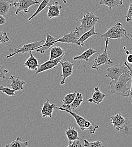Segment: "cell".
Masks as SVG:
<instances>
[{
  "label": "cell",
  "mask_w": 132,
  "mask_h": 147,
  "mask_svg": "<svg viewBox=\"0 0 132 147\" xmlns=\"http://www.w3.org/2000/svg\"><path fill=\"white\" fill-rule=\"evenodd\" d=\"M82 19H76V21L81 22V25L76 28L80 32L81 35L91 30L97 24L99 17L96 16L93 12H88L83 15Z\"/></svg>",
  "instance_id": "obj_3"
},
{
  "label": "cell",
  "mask_w": 132,
  "mask_h": 147,
  "mask_svg": "<svg viewBox=\"0 0 132 147\" xmlns=\"http://www.w3.org/2000/svg\"><path fill=\"white\" fill-rule=\"evenodd\" d=\"M124 65H126V66L128 67V68L129 69V71H130L131 76V87L130 91H129V97H129V99L131 100V101H132V68L129 66V65L128 63L127 62H124Z\"/></svg>",
  "instance_id": "obj_33"
},
{
  "label": "cell",
  "mask_w": 132,
  "mask_h": 147,
  "mask_svg": "<svg viewBox=\"0 0 132 147\" xmlns=\"http://www.w3.org/2000/svg\"><path fill=\"white\" fill-rule=\"evenodd\" d=\"M6 24V19L3 16L0 15V25H3Z\"/></svg>",
  "instance_id": "obj_36"
},
{
  "label": "cell",
  "mask_w": 132,
  "mask_h": 147,
  "mask_svg": "<svg viewBox=\"0 0 132 147\" xmlns=\"http://www.w3.org/2000/svg\"><path fill=\"white\" fill-rule=\"evenodd\" d=\"M130 72L122 75L117 80H111L109 83L111 88L110 93L123 97H129L130 88L127 86V83L131 80Z\"/></svg>",
  "instance_id": "obj_1"
},
{
  "label": "cell",
  "mask_w": 132,
  "mask_h": 147,
  "mask_svg": "<svg viewBox=\"0 0 132 147\" xmlns=\"http://www.w3.org/2000/svg\"><path fill=\"white\" fill-rule=\"evenodd\" d=\"M56 39L54 37L50 35L49 34H47L45 42L40 47H39L35 51L40 53L41 54H44L46 51L49 49L54 45L57 44L56 42Z\"/></svg>",
  "instance_id": "obj_14"
},
{
  "label": "cell",
  "mask_w": 132,
  "mask_h": 147,
  "mask_svg": "<svg viewBox=\"0 0 132 147\" xmlns=\"http://www.w3.org/2000/svg\"><path fill=\"white\" fill-rule=\"evenodd\" d=\"M111 123L116 129L119 132L121 130H124L127 134L128 131V125L130 121L125 118L121 113L113 115L110 117Z\"/></svg>",
  "instance_id": "obj_8"
},
{
  "label": "cell",
  "mask_w": 132,
  "mask_h": 147,
  "mask_svg": "<svg viewBox=\"0 0 132 147\" xmlns=\"http://www.w3.org/2000/svg\"><path fill=\"white\" fill-rule=\"evenodd\" d=\"M95 26H94L91 30H90L89 31L84 33L82 35H81V36H80V37L79 38V39L77 41L78 44V46L84 47L85 46L84 42L86 40H87L90 37L99 35V34H98L97 32H95Z\"/></svg>",
  "instance_id": "obj_19"
},
{
  "label": "cell",
  "mask_w": 132,
  "mask_h": 147,
  "mask_svg": "<svg viewBox=\"0 0 132 147\" xmlns=\"http://www.w3.org/2000/svg\"><path fill=\"white\" fill-rule=\"evenodd\" d=\"M84 147H103V143L101 141H95L93 142H89L87 140H84Z\"/></svg>",
  "instance_id": "obj_29"
},
{
  "label": "cell",
  "mask_w": 132,
  "mask_h": 147,
  "mask_svg": "<svg viewBox=\"0 0 132 147\" xmlns=\"http://www.w3.org/2000/svg\"><path fill=\"white\" fill-rule=\"evenodd\" d=\"M59 63L61 65L62 69V80L60 82V85H63L65 84L66 79L73 73L74 64L68 61H60Z\"/></svg>",
  "instance_id": "obj_12"
},
{
  "label": "cell",
  "mask_w": 132,
  "mask_h": 147,
  "mask_svg": "<svg viewBox=\"0 0 132 147\" xmlns=\"http://www.w3.org/2000/svg\"><path fill=\"white\" fill-rule=\"evenodd\" d=\"M66 135L68 140L69 143L72 142L75 140L79 139L78 132L73 127H69L66 131Z\"/></svg>",
  "instance_id": "obj_23"
},
{
  "label": "cell",
  "mask_w": 132,
  "mask_h": 147,
  "mask_svg": "<svg viewBox=\"0 0 132 147\" xmlns=\"http://www.w3.org/2000/svg\"><path fill=\"white\" fill-rule=\"evenodd\" d=\"M106 97V94L101 92L98 87L94 88V92H93L92 97L88 99L89 102H93L95 104H99Z\"/></svg>",
  "instance_id": "obj_16"
},
{
  "label": "cell",
  "mask_w": 132,
  "mask_h": 147,
  "mask_svg": "<svg viewBox=\"0 0 132 147\" xmlns=\"http://www.w3.org/2000/svg\"><path fill=\"white\" fill-rule=\"evenodd\" d=\"M109 41H110L109 40H106L105 41L106 47H105V51L101 54L98 53V55L94 59V62L92 66V69L98 70L99 67L103 65L107 66L109 64L113 63V62L110 58L107 53V48L109 46Z\"/></svg>",
  "instance_id": "obj_7"
},
{
  "label": "cell",
  "mask_w": 132,
  "mask_h": 147,
  "mask_svg": "<svg viewBox=\"0 0 132 147\" xmlns=\"http://www.w3.org/2000/svg\"><path fill=\"white\" fill-rule=\"evenodd\" d=\"M48 11L47 13V16L49 18H58L60 15V10L62 6L59 5V2L56 1L54 3H49L48 6Z\"/></svg>",
  "instance_id": "obj_13"
},
{
  "label": "cell",
  "mask_w": 132,
  "mask_h": 147,
  "mask_svg": "<svg viewBox=\"0 0 132 147\" xmlns=\"http://www.w3.org/2000/svg\"><path fill=\"white\" fill-rule=\"evenodd\" d=\"M81 36L80 32L76 28L74 31H71L70 33L64 34L62 37H60L56 40V42H62V43H70L75 44L78 45V40Z\"/></svg>",
  "instance_id": "obj_10"
},
{
  "label": "cell",
  "mask_w": 132,
  "mask_h": 147,
  "mask_svg": "<svg viewBox=\"0 0 132 147\" xmlns=\"http://www.w3.org/2000/svg\"><path fill=\"white\" fill-rule=\"evenodd\" d=\"M9 73V70L7 69H5L2 66L0 65V79H7L9 80V78L6 77V74Z\"/></svg>",
  "instance_id": "obj_34"
},
{
  "label": "cell",
  "mask_w": 132,
  "mask_h": 147,
  "mask_svg": "<svg viewBox=\"0 0 132 147\" xmlns=\"http://www.w3.org/2000/svg\"><path fill=\"white\" fill-rule=\"evenodd\" d=\"M64 55H63L57 59H54L52 60L49 59L48 61L44 62V63L39 65L38 70L36 71L35 75H38V74L41 73L42 72L55 68L58 65V63H59L60 61H62Z\"/></svg>",
  "instance_id": "obj_11"
},
{
  "label": "cell",
  "mask_w": 132,
  "mask_h": 147,
  "mask_svg": "<svg viewBox=\"0 0 132 147\" xmlns=\"http://www.w3.org/2000/svg\"><path fill=\"white\" fill-rule=\"evenodd\" d=\"M82 102H83L82 94L81 93L78 92L76 93L75 98L74 101L70 105L68 109H67L70 110H75L76 109L78 108V107H80V106L81 105V104H82Z\"/></svg>",
  "instance_id": "obj_24"
},
{
  "label": "cell",
  "mask_w": 132,
  "mask_h": 147,
  "mask_svg": "<svg viewBox=\"0 0 132 147\" xmlns=\"http://www.w3.org/2000/svg\"><path fill=\"white\" fill-rule=\"evenodd\" d=\"M101 37L104 38L105 41L106 40L120 39L126 37L127 39L131 38L127 33V30L124 28L123 24L120 22L116 23L113 27L109 28L106 32L101 35Z\"/></svg>",
  "instance_id": "obj_4"
},
{
  "label": "cell",
  "mask_w": 132,
  "mask_h": 147,
  "mask_svg": "<svg viewBox=\"0 0 132 147\" xmlns=\"http://www.w3.org/2000/svg\"><path fill=\"white\" fill-rule=\"evenodd\" d=\"M56 109L61 110V111H64L70 114L75 119L76 122L78 126L79 127L80 129L82 131H88L90 134H94L96 129L99 127V126L96 125H94L92 124L90 122L88 121L79 115L78 114H76L75 112H74L72 110H70L63 108L61 107H56Z\"/></svg>",
  "instance_id": "obj_2"
},
{
  "label": "cell",
  "mask_w": 132,
  "mask_h": 147,
  "mask_svg": "<svg viewBox=\"0 0 132 147\" xmlns=\"http://www.w3.org/2000/svg\"><path fill=\"white\" fill-rule=\"evenodd\" d=\"M12 7V3H9L6 0H0V15L5 16Z\"/></svg>",
  "instance_id": "obj_26"
},
{
  "label": "cell",
  "mask_w": 132,
  "mask_h": 147,
  "mask_svg": "<svg viewBox=\"0 0 132 147\" xmlns=\"http://www.w3.org/2000/svg\"><path fill=\"white\" fill-rule=\"evenodd\" d=\"M63 55H65V52L63 49L59 47H53L50 49V60L57 59Z\"/></svg>",
  "instance_id": "obj_25"
},
{
  "label": "cell",
  "mask_w": 132,
  "mask_h": 147,
  "mask_svg": "<svg viewBox=\"0 0 132 147\" xmlns=\"http://www.w3.org/2000/svg\"><path fill=\"white\" fill-rule=\"evenodd\" d=\"M127 60L128 63L132 64V54H130V55H127Z\"/></svg>",
  "instance_id": "obj_37"
},
{
  "label": "cell",
  "mask_w": 132,
  "mask_h": 147,
  "mask_svg": "<svg viewBox=\"0 0 132 147\" xmlns=\"http://www.w3.org/2000/svg\"><path fill=\"white\" fill-rule=\"evenodd\" d=\"M29 53L30 55V57L24 63V66L27 67L30 70L36 71L40 65L38 59L34 57V55L32 53V52H29Z\"/></svg>",
  "instance_id": "obj_17"
},
{
  "label": "cell",
  "mask_w": 132,
  "mask_h": 147,
  "mask_svg": "<svg viewBox=\"0 0 132 147\" xmlns=\"http://www.w3.org/2000/svg\"><path fill=\"white\" fill-rule=\"evenodd\" d=\"M128 35H129V36L130 37V38H132V35L131 34H128Z\"/></svg>",
  "instance_id": "obj_38"
},
{
  "label": "cell",
  "mask_w": 132,
  "mask_h": 147,
  "mask_svg": "<svg viewBox=\"0 0 132 147\" xmlns=\"http://www.w3.org/2000/svg\"><path fill=\"white\" fill-rule=\"evenodd\" d=\"M76 92L73 93H69L68 94H66L63 99L62 100L63 102V104L61 106L62 108H65V109H68L70 105L72 104V102L74 101L75 98Z\"/></svg>",
  "instance_id": "obj_22"
},
{
  "label": "cell",
  "mask_w": 132,
  "mask_h": 147,
  "mask_svg": "<svg viewBox=\"0 0 132 147\" xmlns=\"http://www.w3.org/2000/svg\"><path fill=\"white\" fill-rule=\"evenodd\" d=\"M44 41H45L44 39H42L40 41H36L33 42L24 44L21 47L15 49H12L10 48V47H10L9 49L11 52V53L7 55L6 58H9L11 57H13L14 55H19L20 53L24 54L25 53H29L32 51H35L39 47L42 45V42Z\"/></svg>",
  "instance_id": "obj_5"
},
{
  "label": "cell",
  "mask_w": 132,
  "mask_h": 147,
  "mask_svg": "<svg viewBox=\"0 0 132 147\" xmlns=\"http://www.w3.org/2000/svg\"><path fill=\"white\" fill-rule=\"evenodd\" d=\"M82 146H83L80 143V140L78 139H76L74 140L72 142L69 143V144L67 146V147H82Z\"/></svg>",
  "instance_id": "obj_35"
},
{
  "label": "cell",
  "mask_w": 132,
  "mask_h": 147,
  "mask_svg": "<svg viewBox=\"0 0 132 147\" xmlns=\"http://www.w3.org/2000/svg\"><path fill=\"white\" fill-rule=\"evenodd\" d=\"M10 40L9 37L6 32H3L0 30V45L6 43Z\"/></svg>",
  "instance_id": "obj_31"
},
{
  "label": "cell",
  "mask_w": 132,
  "mask_h": 147,
  "mask_svg": "<svg viewBox=\"0 0 132 147\" xmlns=\"http://www.w3.org/2000/svg\"><path fill=\"white\" fill-rule=\"evenodd\" d=\"M0 91L8 96H14L15 93V91H14L13 89L9 88L7 87H4L3 86H0Z\"/></svg>",
  "instance_id": "obj_30"
},
{
  "label": "cell",
  "mask_w": 132,
  "mask_h": 147,
  "mask_svg": "<svg viewBox=\"0 0 132 147\" xmlns=\"http://www.w3.org/2000/svg\"><path fill=\"white\" fill-rule=\"evenodd\" d=\"M126 21L127 22H131L132 21V2L129 4L128 10L127 14L125 15Z\"/></svg>",
  "instance_id": "obj_32"
},
{
  "label": "cell",
  "mask_w": 132,
  "mask_h": 147,
  "mask_svg": "<svg viewBox=\"0 0 132 147\" xmlns=\"http://www.w3.org/2000/svg\"><path fill=\"white\" fill-rule=\"evenodd\" d=\"M40 2L37 0H18L12 3V6L16 7L15 14L18 15L21 11L28 14L30 13L28 9L29 7L38 4Z\"/></svg>",
  "instance_id": "obj_9"
},
{
  "label": "cell",
  "mask_w": 132,
  "mask_h": 147,
  "mask_svg": "<svg viewBox=\"0 0 132 147\" xmlns=\"http://www.w3.org/2000/svg\"><path fill=\"white\" fill-rule=\"evenodd\" d=\"M63 1V2L64 3H67V1H66V0H62Z\"/></svg>",
  "instance_id": "obj_39"
},
{
  "label": "cell",
  "mask_w": 132,
  "mask_h": 147,
  "mask_svg": "<svg viewBox=\"0 0 132 147\" xmlns=\"http://www.w3.org/2000/svg\"><path fill=\"white\" fill-rule=\"evenodd\" d=\"M21 138L17 137V139L11 142L10 144L6 146V147H26L28 145V142H22L21 141Z\"/></svg>",
  "instance_id": "obj_28"
},
{
  "label": "cell",
  "mask_w": 132,
  "mask_h": 147,
  "mask_svg": "<svg viewBox=\"0 0 132 147\" xmlns=\"http://www.w3.org/2000/svg\"><path fill=\"white\" fill-rule=\"evenodd\" d=\"M95 53L98 54V53L94 49L90 48L86 51H85L84 52H83L81 55L75 56L74 58V60H85V61H89V58Z\"/></svg>",
  "instance_id": "obj_20"
},
{
  "label": "cell",
  "mask_w": 132,
  "mask_h": 147,
  "mask_svg": "<svg viewBox=\"0 0 132 147\" xmlns=\"http://www.w3.org/2000/svg\"><path fill=\"white\" fill-rule=\"evenodd\" d=\"M56 109V105L54 104H50V101L49 99H47L46 101L44 103L41 114L43 118L46 117H52V114L54 110Z\"/></svg>",
  "instance_id": "obj_15"
},
{
  "label": "cell",
  "mask_w": 132,
  "mask_h": 147,
  "mask_svg": "<svg viewBox=\"0 0 132 147\" xmlns=\"http://www.w3.org/2000/svg\"><path fill=\"white\" fill-rule=\"evenodd\" d=\"M15 75H11L9 78V79L11 80V83L10 84L11 88L15 92L23 90V87L25 84V82L20 80L19 76L17 79H15Z\"/></svg>",
  "instance_id": "obj_18"
},
{
  "label": "cell",
  "mask_w": 132,
  "mask_h": 147,
  "mask_svg": "<svg viewBox=\"0 0 132 147\" xmlns=\"http://www.w3.org/2000/svg\"><path fill=\"white\" fill-rule=\"evenodd\" d=\"M105 76L111 80H117L122 75L129 73V70L126 65L117 64L113 66L108 67L106 70Z\"/></svg>",
  "instance_id": "obj_6"
},
{
  "label": "cell",
  "mask_w": 132,
  "mask_h": 147,
  "mask_svg": "<svg viewBox=\"0 0 132 147\" xmlns=\"http://www.w3.org/2000/svg\"><path fill=\"white\" fill-rule=\"evenodd\" d=\"M49 2H50V0H42V1L40 3L39 6L38 7V9L34 13V14L30 18H28V20L29 21L31 19H32L38 15L40 12H41L45 7H47L48 5L49 4Z\"/></svg>",
  "instance_id": "obj_27"
},
{
  "label": "cell",
  "mask_w": 132,
  "mask_h": 147,
  "mask_svg": "<svg viewBox=\"0 0 132 147\" xmlns=\"http://www.w3.org/2000/svg\"><path fill=\"white\" fill-rule=\"evenodd\" d=\"M103 5L107 6L110 9L123 5V0H100L97 5Z\"/></svg>",
  "instance_id": "obj_21"
}]
</instances>
